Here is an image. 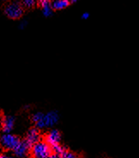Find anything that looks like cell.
Returning a JSON list of instances; mask_svg holds the SVG:
<instances>
[{
  "mask_svg": "<svg viewBox=\"0 0 139 158\" xmlns=\"http://www.w3.org/2000/svg\"><path fill=\"white\" fill-rule=\"evenodd\" d=\"M52 148L46 141H41L31 148V154L34 158H47L52 154Z\"/></svg>",
  "mask_w": 139,
  "mask_h": 158,
  "instance_id": "obj_1",
  "label": "cell"
},
{
  "mask_svg": "<svg viewBox=\"0 0 139 158\" xmlns=\"http://www.w3.org/2000/svg\"><path fill=\"white\" fill-rule=\"evenodd\" d=\"M4 13L6 16L11 19H18L23 14V7L22 4L18 1L10 2L4 7Z\"/></svg>",
  "mask_w": 139,
  "mask_h": 158,
  "instance_id": "obj_2",
  "label": "cell"
},
{
  "mask_svg": "<svg viewBox=\"0 0 139 158\" xmlns=\"http://www.w3.org/2000/svg\"><path fill=\"white\" fill-rule=\"evenodd\" d=\"M59 115L58 111H51L47 112L46 114L44 115L43 119L39 122L38 124H35L36 128L38 129H44V128H49V127H52L55 124L59 122Z\"/></svg>",
  "mask_w": 139,
  "mask_h": 158,
  "instance_id": "obj_3",
  "label": "cell"
},
{
  "mask_svg": "<svg viewBox=\"0 0 139 158\" xmlns=\"http://www.w3.org/2000/svg\"><path fill=\"white\" fill-rule=\"evenodd\" d=\"M0 142H1V145L3 146L4 149L14 150L16 149V147L19 144L21 140L19 139V137L15 135H12L10 133H5L2 136Z\"/></svg>",
  "mask_w": 139,
  "mask_h": 158,
  "instance_id": "obj_4",
  "label": "cell"
},
{
  "mask_svg": "<svg viewBox=\"0 0 139 158\" xmlns=\"http://www.w3.org/2000/svg\"><path fill=\"white\" fill-rule=\"evenodd\" d=\"M25 141L31 147L41 141V133L38 128H31L26 135Z\"/></svg>",
  "mask_w": 139,
  "mask_h": 158,
  "instance_id": "obj_5",
  "label": "cell"
},
{
  "mask_svg": "<svg viewBox=\"0 0 139 158\" xmlns=\"http://www.w3.org/2000/svg\"><path fill=\"white\" fill-rule=\"evenodd\" d=\"M31 148L32 147L25 140L24 141H21L19 143V144L16 147V149L14 150V153H15V155L17 156V157L24 158L29 155Z\"/></svg>",
  "mask_w": 139,
  "mask_h": 158,
  "instance_id": "obj_6",
  "label": "cell"
},
{
  "mask_svg": "<svg viewBox=\"0 0 139 158\" xmlns=\"http://www.w3.org/2000/svg\"><path fill=\"white\" fill-rule=\"evenodd\" d=\"M60 140H61V134L58 130L53 129V130L50 131L46 135L45 141L50 146H52L55 144H59L60 143Z\"/></svg>",
  "mask_w": 139,
  "mask_h": 158,
  "instance_id": "obj_7",
  "label": "cell"
},
{
  "mask_svg": "<svg viewBox=\"0 0 139 158\" xmlns=\"http://www.w3.org/2000/svg\"><path fill=\"white\" fill-rule=\"evenodd\" d=\"M15 125V118L12 116H6L3 119V131L4 133H10Z\"/></svg>",
  "mask_w": 139,
  "mask_h": 158,
  "instance_id": "obj_8",
  "label": "cell"
},
{
  "mask_svg": "<svg viewBox=\"0 0 139 158\" xmlns=\"http://www.w3.org/2000/svg\"><path fill=\"white\" fill-rule=\"evenodd\" d=\"M40 4H41V6L42 13L45 17H49L52 15L53 9L52 7V4H50V2H46V1H41V0H40Z\"/></svg>",
  "mask_w": 139,
  "mask_h": 158,
  "instance_id": "obj_9",
  "label": "cell"
},
{
  "mask_svg": "<svg viewBox=\"0 0 139 158\" xmlns=\"http://www.w3.org/2000/svg\"><path fill=\"white\" fill-rule=\"evenodd\" d=\"M70 3H71V1H69V0H54L52 3V7L53 10H59L67 8L70 5Z\"/></svg>",
  "mask_w": 139,
  "mask_h": 158,
  "instance_id": "obj_10",
  "label": "cell"
},
{
  "mask_svg": "<svg viewBox=\"0 0 139 158\" xmlns=\"http://www.w3.org/2000/svg\"><path fill=\"white\" fill-rule=\"evenodd\" d=\"M51 148H52V153L60 155V156L63 154V152L64 151L63 147L60 145L59 143V144H55V145L51 146Z\"/></svg>",
  "mask_w": 139,
  "mask_h": 158,
  "instance_id": "obj_11",
  "label": "cell"
},
{
  "mask_svg": "<svg viewBox=\"0 0 139 158\" xmlns=\"http://www.w3.org/2000/svg\"><path fill=\"white\" fill-rule=\"evenodd\" d=\"M44 113L42 112H35L34 115L32 116V120H33V122H34V124H38L39 122H41V120L43 119V118H44Z\"/></svg>",
  "mask_w": 139,
  "mask_h": 158,
  "instance_id": "obj_12",
  "label": "cell"
},
{
  "mask_svg": "<svg viewBox=\"0 0 139 158\" xmlns=\"http://www.w3.org/2000/svg\"><path fill=\"white\" fill-rule=\"evenodd\" d=\"M62 158H77L75 153H73L71 151H68V150H64L63 152V154L61 155Z\"/></svg>",
  "mask_w": 139,
  "mask_h": 158,
  "instance_id": "obj_13",
  "label": "cell"
},
{
  "mask_svg": "<svg viewBox=\"0 0 139 158\" xmlns=\"http://www.w3.org/2000/svg\"><path fill=\"white\" fill-rule=\"evenodd\" d=\"M22 1V4L27 7V8H31L33 7L34 4H36L37 0H21Z\"/></svg>",
  "mask_w": 139,
  "mask_h": 158,
  "instance_id": "obj_14",
  "label": "cell"
},
{
  "mask_svg": "<svg viewBox=\"0 0 139 158\" xmlns=\"http://www.w3.org/2000/svg\"><path fill=\"white\" fill-rule=\"evenodd\" d=\"M89 12H84L83 15H82V19H83V20H87V19H89Z\"/></svg>",
  "mask_w": 139,
  "mask_h": 158,
  "instance_id": "obj_15",
  "label": "cell"
},
{
  "mask_svg": "<svg viewBox=\"0 0 139 158\" xmlns=\"http://www.w3.org/2000/svg\"><path fill=\"white\" fill-rule=\"evenodd\" d=\"M26 26H27V22L22 21L21 23L19 24V28H20L21 30H24V28H25Z\"/></svg>",
  "mask_w": 139,
  "mask_h": 158,
  "instance_id": "obj_16",
  "label": "cell"
},
{
  "mask_svg": "<svg viewBox=\"0 0 139 158\" xmlns=\"http://www.w3.org/2000/svg\"><path fill=\"white\" fill-rule=\"evenodd\" d=\"M47 158H62V156H60V155L58 154H55V153H52V154H51Z\"/></svg>",
  "mask_w": 139,
  "mask_h": 158,
  "instance_id": "obj_17",
  "label": "cell"
},
{
  "mask_svg": "<svg viewBox=\"0 0 139 158\" xmlns=\"http://www.w3.org/2000/svg\"><path fill=\"white\" fill-rule=\"evenodd\" d=\"M0 158H13L12 156H10L8 155H0Z\"/></svg>",
  "mask_w": 139,
  "mask_h": 158,
  "instance_id": "obj_18",
  "label": "cell"
},
{
  "mask_svg": "<svg viewBox=\"0 0 139 158\" xmlns=\"http://www.w3.org/2000/svg\"><path fill=\"white\" fill-rule=\"evenodd\" d=\"M77 1H79V0H71V3H76Z\"/></svg>",
  "mask_w": 139,
  "mask_h": 158,
  "instance_id": "obj_19",
  "label": "cell"
},
{
  "mask_svg": "<svg viewBox=\"0 0 139 158\" xmlns=\"http://www.w3.org/2000/svg\"><path fill=\"white\" fill-rule=\"evenodd\" d=\"M41 1H46V2H50L51 0H41Z\"/></svg>",
  "mask_w": 139,
  "mask_h": 158,
  "instance_id": "obj_20",
  "label": "cell"
},
{
  "mask_svg": "<svg viewBox=\"0 0 139 158\" xmlns=\"http://www.w3.org/2000/svg\"><path fill=\"white\" fill-rule=\"evenodd\" d=\"M3 1H10V0H3Z\"/></svg>",
  "mask_w": 139,
  "mask_h": 158,
  "instance_id": "obj_21",
  "label": "cell"
}]
</instances>
